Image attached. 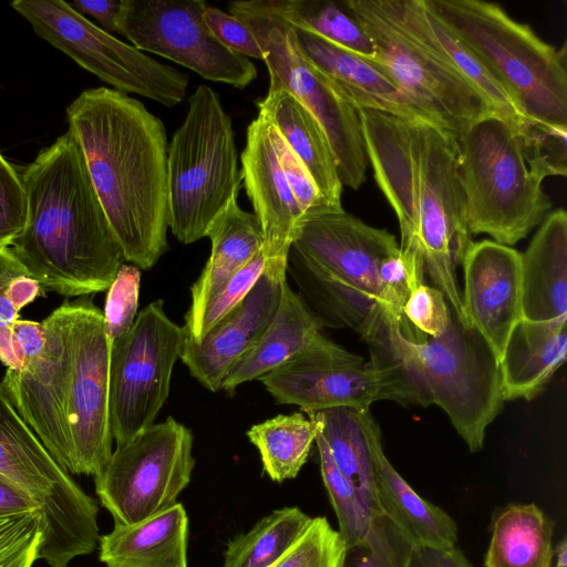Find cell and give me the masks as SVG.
Returning <instances> with one entry per match:
<instances>
[{"instance_id": "32", "label": "cell", "mask_w": 567, "mask_h": 567, "mask_svg": "<svg viewBox=\"0 0 567 567\" xmlns=\"http://www.w3.org/2000/svg\"><path fill=\"white\" fill-rule=\"evenodd\" d=\"M554 523L534 503L509 504L493 523L485 567H551Z\"/></svg>"}, {"instance_id": "21", "label": "cell", "mask_w": 567, "mask_h": 567, "mask_svg": "<svg viewBox=\"0 0 567 567\" xmlns=\"http://www.w3.org/2000/svg\"><path fill=\"white\" fill-rule=\"evenodd\" d=\"M286 280L264 271L241 302L199 341L184 333L179 359L204 388L219 391L231 368L258 342L278 309Z\"/></svg>"}, {"instance_id": "14", "label": "cell", "mask_w": 567, "mask_h": 567, "mask_svg": "<svg viewBox=\"0 0 567 567\" xmlns=\"http://www.w3.org/2000/svg\"><path fill=\"white\" fill-rule=\"evenodd\" d=\"M202 0H121L116 32L140 51L155 53L202 78L245 89L257 69L244 55L230 51L204 20Z\"/></svg>"}, {"instance_id": "10", "label": "cell", "mask_w": 567, "mask_h": 567, "mask_svg": "<svg viewBox=\"0 0 567 567\" xmlns=\"http://www.w3.org/2000/svg\"><path fill=\"white\" fill-rule=\"evenodd\" d=\"M12 9L38 37L62 51L115 91L173 107L181 103L188 75L159 63L78 13L63 0H14Z\"/></svg>"}, {"instance_id": "3", "label": "cell", "mask_w": 567, "mask_h": 567, "mask_svg": "<svg viewBox=\"0 0 567 567\" xmlns=\"http://www.w3.org/2000/svg\"><path fill=\"white\" fill-rule=\"evenodd\" d=\"M19 174L27 218L9 248L28 275L66 297L107 290L126 260L75 135L68 130Z\"/></svg>"}, {"instance_id": "22", "label": "cell", "mask_w": 567, "mask_h": 567, "mask_svg": "<svg viewBox=\"0 0 567 567\" xmlns=\"http://www.w3.org/2000/svg\"><path fill=\"white\" fill-rule=\"evenodd\" d=\"M372 1L394 28L471 84L491 110L518 132L530 123L476 55L429 9L424 0Z\"/></svg>"}, {"instance_id": "40", "label": "cell", "mask_w": 567, "mask_h": 567, "mask_svg": "<svg viewBox=\"0 0 567 567\" xmlns=\"http://www.w3.org/2000/svg\"><path fill=\"white\" fill-rule=\"evenodd\" d=\"M42 539L40 511L0 517V567H32Z\"/></svg>"}, {"instance_id": "43", "label": "cell", "mask_w": 567, "mask_h": 567, "mask_svg": "<svg viewBox=\"0 0 567 567\" xmlns=\"http://www.w3.org/2000/svg\"><path fill=\"white\" fill-rule=\"evenodd\" d=\"M140 284V268L123 264L107 289L103 316L111 344L126 334L135 321Z\"/></svg>"}, {"instance_id": "16", "label": "cell", "mask_w": 567, "mask_h": 567, "mask_svg": "<svg viewBox=\"0 0 567 567\" xmlns=\"http://www.w3.org/2000/svg\"><path fill=\"white\" fill-rule=\"evenodd\" d=\"M72 303L69 434L75 474L96 476L113 453L109 411L112 344L103 312L86 298Z\"/></svg>"}, {"instance_id": "23", "label": "cell", "mask_w": 567, "mask_h": 567, "mask_svg": "<svg viewBox=\"0 0 567 567\" xmlns=\"http://www.w3.org/2000/svg\"><path fill=\"white\" fill-rule=\"evenodd\" d=\"M291 27L297 48L313 72L353 109L433 123L369 60L306 29Z\"/></svg>"}, {"instance_id": "54", "label": "cell", "mask_w": 567, "mask_h": 567, "mask_svg": "<svg viewBox=\"0 0 567 567\" xmlns=\"http://www.w3.org/2000/svg\"><path fill=\"white\" fill-rule=\"evenodd\" d=\"M12 328L0 326V361L7 369L18 370L22 368V362L17 355Z\"/></svg>"}, {"instance_id": "18", "label": "cell", "mask_w": 567, "mask_h": 567, "mask_svg": "<svg viewBox=\"0 0 567 567\" xmlns=\"http://www.w3.org/2000/svg\"><path fill=\"white\" fill-rule=\"evenodd\" d=\"M290 249L382 303L379 268L400 246L386 229L343 208L321 207L302 215Z\"/></svg>"}, {"instance_id": "27", "label": "cell", "mask_w": 567, "mask_h": 567, "mask_svg": "<svg viewBox=\"0 0 567 567\" xmlns=\"http://www.w3.org/2000/svg\"><path fill=\"white\" fill-rule=\"evenodd\" d=\"M300 295L324 326L350 328L368 344L393 317L377 299L290 249L288 267Z\"/></svg>"}, {"instance_id": "24", "label": "cell", "mask_w": 567, "mask_h": 567, "mask_svg": "<svg viewBox=\"0 0 567 567\" xmlns=\"http://www.w3.org/2000/svg\"><path fill=\"white\" fill-rule=\"evenodd\" d=\"M370 449L380 512L388 516L415 547H455L457 525L442 508L421 497L384 454L379 426L370 410L360 411Z\"/></svg>"}, {"instance_id": "15", "label": "cell", "mask_w": 567, "mask_h": 567, "mask_svg": "<svg viewBox=\"0 0 567 567\" xmlns=\"http://www.w3.org/2000/svg\"><path fill=\"white\" fill-rule=\"evenodd\" d=\"M259 381L277 403L297 405L307 414L337 406L367 411L380 400L396 402L398 379L391 368L364 363L321 333Z\"/></svg>"}, {"instance_id": "4", "label": "cell", "mask_w": 567, "mask_h": 567, "mask_svg": "<svg viewBox=\"0 0 567 567\" xmlns=\"http://www.w3.org/2000/svg\"><path fill=\"white\" fill-rule=\"evenodd\" d=\"M368 346L371 364L394 371L396 402L439 405L470 451L482 450L504 399L498 359L475 328L452 312L442 336L413 341L390 317Z\"/></svg>"}, {"instance_id": "52", "label": "cell", "mask_w": 567, "mask_h": 567, "mask_svg": "<svg viewBox=\"0 0 567 567\" xmlns=\"http://www.w3.org/2000/svg\"><path fill=\"white\" fill-rule=\"evenodd\" d=\"M40 284L28 275L12 279L4 292L14 307L20 310L31 303L41 293Z\"/></svg>"}, {"instance_id": "42", "label": "cell", "mask_w": 567, "mask_h": 567, "mask_svg": "<svg viewBox=\"0 0 567 567\" xmlns=\"http://www.w3.org/2000/svg\"><path fill=\"white\" fill-rule=\"evenodd\" d=\"M343 548L326 517L312 518L298 542L271 567H337Z\"/></svg>"}, {"instance_id": "6", "label": "cell", "mask_w": 567, "mask_h": 567, "mask_svg": "<svg viewBox=\"0 0 567 567\" xmlns=\"http://www.w3.org/2000/svg\"><path fill=\"white\" fill-rule=\"evenodd\" d=\"M457 163L465 223L471 236L486 234L513 246L549 214L543 179L529 167L518 131L488 113L458 137Z\"/></svg>"}, {"instance_id": "48", "label": "cell", "mask_w": 567, "mask_h": 567, "mask_svg": "<svg viewBox=\"0 0 567 567\" xmlns=\"http://www.w3.org/2000/svg\"><path fill=\"white\" fill-rule=\"evenodd\" d=\"M12 331L17 355L23 368L42 353L45 343L44 328L42 322L19 319Z\"/></svg>"}, {"instance_id": "49", "label": "cell", "mask_w": 567, "mask_h": 567, "mask_svg": "<svg viewBox=\"0 0 567 567\" xmlns=\"http://www.w3.org/2000/svg\"><path fill=\"white\" fill-rule=\"evenodd\" d=\"M410 567H474L456 547H415Z\"/></svg>"}, {"instance_id": "45", "label": "cell", "mask_w": 567, "mask_h": 567, "mask_svg": "<svg viewBox=\"0 0 567 567\" xmlns=\"http://www.w3.org/2000/svg\"><path fill=\"white\" fill-rule=\"evenodd\" d=\"M27 202L19 172L0 153V247H10L22 231Z\"/></svg>"}, {"instance_id": "17", "label": "cell", "mask_w": 567, "mask_h": 567, "mask_svg": "<svg viewBox=\"0 0 567 567\" xmlns=\"http://www.w3.org/2000/svg\"><path fill=\"white\" fill-rule=\"evenodd\" d=\"M72 316L68 300L51 312L42 321V353L21 369H7L1 381L21 417L69 474H75L68 425Z\"/></svg>"}, {"instance_id": "13", "label": "cell", "mask_w": 567, "mask_h": 567, "mask_svg": "<svg viewBox=\"0 0 567 567\" xmlns=\"http://www.w3.org/2000/svg\"><path fill=\"white\" fill-rule=\"evenodd\" d=\"M343 4L373 44L369 60L434 124L458 137L491 110L464 79L394 28L372 0Z\"/></svg>"}, {"instance_id": "38", "label": "cell", "mask_w": 567, "mask_h": 567, "mask_svg": "<svg viewBox=\"0 0 567 567\" xmlns=\"http://www.w3.org/2000/svg\"><path fill=\"white\" fill-rule=\"evenodd\" d=\"M316 443L319 451L322 481L338 518L339 535L343 546L352 545L364 537L373 515L360 501L352 483L334 464L319 425Z\"/></svg>"}, {"instance_id": "44", "label": "cell", "mask_w": 567, "mask_h": 567, "mask_svg": "<svg viewBox=\"0 0 567 567\" xmlns=\"http://www.w3.org/2000/svg\"><path fill=\"white\" fill-rule=\"evenodd\" d=\"M451 313L443 293L425 284L413 289L403 307L405 320L417 332L433 338L446 331Z\"/></svg>"}, {"instance_id": "9", "label": "cell", "mask_w": 567, "mask_h": 567, "mask_svg": "<svg viewBox=\"0 0 567 567\" xmlns=\"http://www.w3.org/2000/svg\"><path fill=\"white\" fill-rule=\"evenodd\" d=\"M229 12L250 29L262 50L268 91L286 90L311 113L328 138L342 186L358 189L365 181L369 162L357 110L337 96L307 63L277 0L234 1Z\"/></svg>"}, {"instance_id": "47", "label": "cell", "mask_w": 567, "mask_h": 567, "mask_svg": "<svg viewBox=\"0 0 567 567\" xmlns=\"http://www.w3.org/2000/svg\"><path fill=\"white\" fill-rule=\"evenodd\" d=\"M275 140L282 172L303 214L321 207H330L303 163L276 130Z\"/></svg>"}, {"instance_id": "1", "label": "cell", "mask_w": 567, "mask_h": 567, "mask_svg": "<svg viewBox=\"0 0 567 567\" xmlns=\"http://www.w3.org/2000/svg\"><path fill=\"white\" fill-rule=\"evenodd\" d=\"M374 179L398 218L400 248L420 250L424 271L464 323L456 269L472 236L458 175L456 137L426 121L357 110Z\"/></svg>"}, {"instance_id": "8", "label": "cell", "mask_w": 567, "mask_h": 567, "mask_svg": "<svg viewBox=\"0 0 567 567\" xmlns=\"http://www.w3.org/2000/svg\"><path fill=\"white\" fill-rule=\"evenodd\" d=\"M0 474L23 491L42 515L39 558L69 567L100 540L99 506L65 472L21 417L0 382Z\"/></svg>"}, {"instance_id": "33", "label": "cell", "mask_w": 567, "mask_h": 567, "mask_svg": "<svg viewBox=\"0 0 567 567\" xmlns=\"http://www.w3.org/2000/svg\"><path fill=\"white\" fill-rule=\"evenodd\" d=\"M359 412L337 406L307 415L318 423L334 464L352 483L364 507L377 515L381 512L373 464Z\"/></svg>"}, {"instance_id": "20", "label": "cell", "mask_w": 567, "mask_h": 567, "mask_svg": "<svg viewBox=\"0 0 567 567\" xmlns=\"http://www.w3.org/2000/svg\"><path fill=\"white\" fill-rule=\"evenodd\" d=\"M461 265L465 318L499 362L512 329L522 319L520 254L494 240L472 241Z\"/></svg>"}, {"instance_id": "37", "label": "cell", "mask_w": 567, "mask_h": 567, "mask_svg": "<svg viewBox=\"0 0 567 567\" xmlns=\"http://www.w3.org/2000/svg\"><path fill=\"white\" fill-rule=\"evenodd\" d=\"M414 544L384 514L373 515L367 534L343 546L337 567H410Z\"/></svg>"}, {"instance_id": "2", "label": "cell", "mask_w": 567, "mask_h": 567, "mask_svg": "<svg viewBox=\"0 0 567 567\" xmlns=\"http://www.w3.org/2000/svg\"><path fill=\"white\" fill-rule=\"evenodd\" d=\"M66 116L125 260L152 268L168 249L164 123L141 101L105 86L83 91Z\"/></svg>"}, {"instance_id": "25", "label": "cell", "mask_w": 567, "mask_h": 567, "mask_svg": "<svg viewBox=\"0 0 567 567\" xmlns=\"http://www.w3.org/2000/svg\"><path fill=\"white\" fill-rule=\"evenodd\" d=\"M522 319L550 321L567 316V214L549 213L520 254Z\"/></svg>"}, {"instance_id": "39", "label": "cell", "mask_w": 567, "mask_h": 567, "mask_svg": "<svg viewBox=\"0 0 567 567\" xmlns=\"http://www.w3.org/2000/svg\"><path fill=\"white\" fill-rule=\"evenodd\" d=\"M265 265L266 259L261 249L210 297L190 327H183L184 333L199 341L248 295L264 274Z\"/></svg>"}, {"instance_id": "12", "label": "cell", "mask_w": 567, "mask_h": 567, "mask_svg": "<svg viewBox=\"0 0 567 567\" xmlns=\"http://www.w3.org/2000/svg\"><path fill=\"white\" fill-rule=\"evenodd\" d=\"M163 306L159 299L142 309L111 347L109 411L116 446L152 425L169 393L185 334Z\"/></svg>"}, {"instance_id": "51", "label": "cell", "mask_w": 567, "mask_h": 567, "mask_svg": "<svg viewBox=\"0 0 567 567\" xmlns=\"http://www.w3.org/2000/svg\"><path fill=\"white\" fill-rule=\"evenodd\" d=\"M40 511L20 488L0 474V517Z\"/></svg>"}, {"instance_id": "28", "label": "cell", "mask_w": 567, "mask_h": 567, "mask_svg": "<svg viewBox=\"0 0 567 567\" xmlns=\"http://www.w3.org/2000/svg\"><path fill=\"white\" fill-rule=\"evenodd\" d=\"M322 327L319 316L286 280L271 322L258 342L231 368L221 389L233 393L240 384L259 380L289 362L312 343Z\"/></svg>"}, {"instance_id": "36", "label": "cell", "mask_w": 567, "mask_h": 567, "mask_svg": "<svg viewBox=\"0 0 567 567\" xmlns=\"http://www.w3.org/2000/svg\"><path fill=\"white\" fill-rule=\"evenodd\" d=\"M295 27L306 29L364 59L373 54V44L351 12L342 3L329 0H277Z\"/></svg>"}, {"instance_id": "29", "label": "cell", "mask_w": 567, "mask_h": 567, "mask_svg": "<svg viewBox=\"0 0 567 567\" xmlns=\"http://www.w3.org/2000/svg\"><path fill=\"white\" fill-rule=\"evenodd\" d=\"M188 518L175 503L162 513L135 524H115L100 536V560L106 567H188Z\"/></svg>"}, {"instance_id": "11", "label": "cell", "mask_w": 567, "mask_h": 567, "mask_svg": "<svg viewBox=\"0 0 567 567\" xmlns=\"http://www.w3.org/2000/svg\"><path fill=\"white\" fill-rule=\"evenodd\" d=\"M194 465L192 431L168 416L116 446L95 492L115 524H135L177 503Z\"/></svg>"}, {"instance_id": "35", "label": "cell", "mask_w": 567, "mask_h": 567, "mask_svg": "<svg viewBox=\"0 0 567 567\" xmlns=\"http://www.w3.org/2000/svg\"><path fill=\"white\" fill-rule=\"evenodd\" d=\"M311 520L298 507L271 512L228 542L223 567H271L298 542Z\"/></svg>"}, {"instance_id": "34", "label": "cell", "mask_w": 567, "mask_h": 567, "mask_svg": "<svg viewBox=\"0 0 567 567\" xmlns=\"http://www.w3.org/2000/svg\"><path fill=\"white\" fill-rule=\"evenodd\" d=\"M318 431L317 422L296 412L252 425L247 437L257 447L264 471L281 483L298 475L308 460Z\"/></svg>"}, {"instance_id": "46", "label": "cell", "mask_w": 567, "mask_h": 567, "mask_svg": "<svg viewBox=\"0 0 567 567\" xmlns=\"http://www.w3.org/2000/svg\"><path fill=\"white\" fill-rule=\"evenodd\" d=\"M204 20L216 39L233 52L262 60V50L250 29L238 18L220 9L206 6Z\"/></svg>"}, {"instance_id": "41", "label": "cell", "mask_w": 567, "mask_h": 567, "mask_svg": "<svg viewBox=\"0 0 567 567\" xmlns=\"http://www.w3.org/2000/svg\"><path fill=\"white\" fill-rule=\"evenodd\" d=\"M529 167L544 181L567 174V128L535 123L518 132Z\"/></svg>"}, {"instance_id": "19", "label": "cell", "mask_w": 567, "mask_h": 567, "mask_svg": "<svg viewBox=\"0 0 567 567\" xmlns=\"http://www.w3.org/2000/svg\"><path fill=\"white\" fill-rule=\"evenodd\" d=\"M241 179L264 231L265 272L287 279L288 256L303 215L282 172L274 127L261 116L247 127Z\"/></svg>"}, {"instance_id": "56", "label": "cell", "mask_w": 567, "mask_h": 567, "mask_svg": "<svg viewBox=\"0 0 567 567\" xmlns=\"http://www.w3.org/2000/svg\"><path fill=\"white\" fill-rule=\"evenodd\" d=\"M555 554L557 561L555 567H567V539L563 538L557 545Z\"/></svg>"}, {"instance_id": "53", "label": "cell", "mask_w": 567, "mask_h": 567, "mask_svg": "<svg viewBox=\"0 0 567 567\" xmlns=\"http://www.w3.org/2000/svg\"><path fill=\"white\" fill-rule=\"evenodd\" d=\"M23 275L28 272L11 249L0 247V290L4 289L12 279Z\"/></svg>"}, {"instance_id": "26", "label": "cell", "mask_w": 567, "mask_h": 567, "mask_svg": "<svg viewBox=\"0 0 567 567\" xmlns=\"http://www.w3.org/2000/svg\"><path fill=\"white\" fill-rule=\"evenodd\" d=\"M567 316L550 321L520 319L499 360L504 402L534 399L566 360Z\"/></svg>"}, {"instance_id": "55", "label": "cell", "mask_w": 567, "mask_h": 567, "mask_svg": "<svg viewBox=\"0 0 567 567\" xmlns=\"http://www.w3.org/2000/svg\"><path fill=\"white\" fill-rule=\"evenodd\" d=\"M4 289L0 290V326L13 327L19 320V310L6 295Z\"/></svg>"}, {"instance_id": "7", "label": "cell", "mask_w": 567, "mask_h": 567, "mask_svg": "<svg viewBox=\"0 0 567 567\" xmlns=\"http://www.w3.org/2000/svg\"><path fill=\"white\" fill-rule=\"evenodd\" d=\"M231 120L218 94L202 84L167 151L168 228L183 244L204 237L241 186Z\"/></svg>"}, {"instance_id": "50", "label": "cell", "mask_w": 567, "mask_h": 567, "mask_svg": "<svg viewBox=\"0 0 567 567\" xmlns=\"http://www.w3.org/2000/svg\"><path fill=\"white\" fill-rule=\"evenodd\" d=\"M68 3L78 13L95 18L104 31L117 33L116 17L121 7V0H75Z\"/></svg>"}, {"instance_id": "31", "label": "cell", "mask_w": 567, "mask_h": 567, "mask_svg": "<svg viewBox=\"0 0 567 567\" xmlns=\"http://www.w3.org/2000/svg\"><path fill=\"white\" fill-rule=\"evenodd\" d=\"M212 252L190 287L192 301L185 315L190 327L210 297L262 249L264 231L254 213L243 210L237 198L214 219L206 231Z\"/></svg>"}, {"instance_id": "5", "label": "cell", "mask_w": 567, "mask_h": 567, "mask_svg": "<svg viewBox=\"0 0 567 567\" xmlns=\"http://www.w3.org/2000/svg\"><path fill=\"white\" fill-rule=\"evenodd\" d=\"M535 124L567 128V51L543 41L497 3L424 0Z\"/></svg>"}, {"instance_id": "30", "label": "cell", "mask_w": 567, "mask_h": 567, "mask_svg": "<svg viewBox=\"0 0 567 567\" xmlns=\"http://www.w3.org/2000/svg\"><path fill=\"white\" fill-rule=\"evenodd\" d=\"M261 115L280 135L308 169L332 208H342L340 182L328 138L311 113L284 89L268 91L257 102Z\"/></svg>"}]
</instances>
